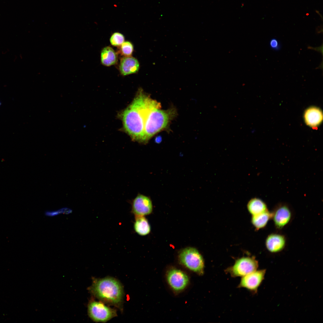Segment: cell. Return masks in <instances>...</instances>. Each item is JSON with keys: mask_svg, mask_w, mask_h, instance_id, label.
I'll use <instances>...</instances> for the list:
<instances>
[{"mask_svg": "<svg viewBox=\"0 0 323 323\" xmlns=\"http://www.w3.org/2000/svg\"><path fill=\"white\" fill-rule=\"evenodd\" d=\"M266 273L265 269L256 270L242 277L238 287L244 288L256 293L264 279Z\"/></svg>", "mask_w": 323, "mask_h": 323, "instance_id": "8", "label": "cell"}, {"mask_svg": "<svg viewBox=\"0 0 323 323\" xmlns=\"http://www.w3.org/2000/svg\"><path fill=\"white\" fill-rule=\"evenodd\" d=\"M247 208L252 215L258 214L268 210L266 204L261 199L255 198L249 202Z\"/></svg>", "mask_w": 323, "mask_h": 323, "instance_id": "16", "label": "cell"}, {"mask_svg": "<svg viewBox=\"0 0 323 323\" xmlns=\"http://www.w3.org/2000/svg\"><path fill=\"white\" fill-rule=\"evenodd\" d=\"M272 214V219L275 227L278 229H282L287 226L292 218L290 209L285 204H281L277 206Z\"/></svg>", "mask_w": 323, "mask_h": 323, "instance_id": "9", "label": "cell"}, {"mask_svg": "<svg viewBox=\"0 0 323 323\" xmlns=\"http://www.w3.org/2000/svg\"><path fill=\"white\" fill-rule=\"evenodd\" d=\"M133 51V46L129 41H124L121 45V53L125 56H131Z\"/></svg>", "mask_w": 323, "mask_h": 323, "instance_id": "19", "label": "cell"}, {"mask_svg": "<svg viewBox=\"0 0 323 323\" xmlns=\"http://www.w3.org/2000/svg\"><path fill=\"white\" fill-rule=\"evenodd\" d=\"M286 239L281 234L272 233L268 235L265 241L266 247L268 251L277 253L282 251L286 244Z\"/></svg>", "mask_w": 323, "mask_h": 323, "instance_id": "11", "label": "cell"}, {"mask_svg": "<svg viewBox=\"0 0 323 323\" xmlns=\"http://www.w3.org/2000/svg\"><path fill=\"white\" fill-rule=\"evenodd\" d=\"M100 60L102 64L106 66H109L116 64L118 60L117 53L111 47L106 46L101 52Z\"/></svg>", "mask_w": 323, "mask_h": 323, "instance_id": "15", "label": "cell"}, {"mask_svg": "<svg viewBox=\"0 0 323 323\" xmlns=\"http://www.w3.org/2000/svg\"><path fill=\"white\" fill-rule=\"evenodd\" d=\"M134 228L137 233L142 236L148 235L151 231L150 225L144 216L135 215Z\"/></svg>", "mask_w": 323, "mask_h": 323, "instance_id": "14", "label": "cell"}, {"mask_svg": "<svg viewBox=\"0 0 323 323\" xmlns=\"http://www.w3.org/2000/svg\"><path fill=\"white\" fill-rule=\"evenodd\" d=\"M125 38L124 35L122 33L115 32L113 33L110 39V42L111 44L115 46H121L124 42Z\"/></svg>", "mask_w": 323, "mask_h": 323, "instance_id": "18", "label": "cell"}, {"mask_svg": "<svg viewBox=\"0 0 323 323\" xmlns=\"http://www.w3.org/2000/svg\"><path fill=\"white\" fill-rule=\"evenodd\" d=\"M60 214V213L59 210L55 211H47L45 213L46 216L50 217L55 216Z\"/></svg>", "mask_w": 323, "mask_h": 323, "instance_id": "21", "label": "cell"}, {"mask_svg": "<svg viewBox=\"0 0 323 323\" xmlns=\"http://www.w3.org/2000/svg\"><path fill=\"white\" fill-rule=\"evenodd\" d=\"M140 64L138 60L131 56H125L120 60L119 69L123 76L135 74L139 70Z\"/></svg>", "mask_w": 323, "mask_h": 323, "instance_id": "12", "label": "cell"}, {"mask_svg": "<svg viewBox=\"0 0 323 323\" xmlns=\"http://www.w3.org/2000/svg\"><path fill=\"white\" fill-rule=\"evenodd\" d=\"M1 102L0 101V106L1 105Z\"/></svg>", "mask_w": 323, "mask_h": 323, "instance_id": "22", "label": "cell"}, {"mask_svg": "<svg viewBox=\"0 0 323 323\" xmlns=\"http://www.w3.org/2000/svg\"><path fill=\"white\" fill-rule=\"evenodd\" d=\"M88 290L100 301L122 310L124 296L123 287L116 278L110 277L102 278H93L92 284Z\"/></svg>", "mask_w": 323, "mask_h": 323, "instance_id": "2", "label": "cell"}, {"mask_svg": "<svg viewBox=\"0 0 323 323\" xmlns=\"http://www.w3.org/2000/svg\"><path fill=\"white\" fill-rule=\"evenodd\" d=\"M160 108L151 111L146 118L142 143H146L156 134L165 128L173 115V110H162Z\"/></svg>", "mask_w": 323, "mask_h": 323, "instance_id": "3", "label": "cell"}, {"mask_svg": "<svg viewBox=\"0 0 323 323\" xmlns=\"http://www.w3.org/2000/svg\"><path fill=\"white\" fill-rule=\"evenodd\" d=\"M89 317L95 322H106L117 316L116 310L102 302L91 299L88 304Z\"/></svg>", "mask_w": 323, "mask_h": 323, "instance_id": "5", "label": "cell"}, {"mask_svg": "<svg viewBox=\"0 0 323 323\" xmlns=\"http://www.w3.org/2000/svg\"><path fill=\"white\" fill-rule=\"evenodd\" d=\"M166 278L170 287L176 292L184 290L189 282L188 275L183 271L176 269H172L168 271Z\"/></svg>", "mask_w": 323, "mask_h": 323, "instance_id": "7", "label": "cell"}, {"mask_svg": "<svg viewBox=\"0 0 323 323\" xmlns=\"http://www.w3.org/2000/svg\"><path fill=\"white\" fill-rule=\"evenodd\" d=\"M258 266V262L254 257H243L237 259L225 271L233 277H243L256 270Z\"/></svg>", "mask_w": 323, "mask_h": 323, "instance_id": "6", "label": "cell"}, {"mask_svg": "<svg viewBox=\"0 0 323 323\" xmlns=\"http://www.w3.org/2000/svg\"><path fill=\"white\" fill-rule=\"evenodd\" d=\"M153 210L152 201L148 196L139 194L132 201V212L135 215L145 216L149 215Z\"/></svg>", "mask_w": 323, "mask_h": 323, "instance_id": "10", "label": "cell"}, {"mask_svg": "<svg viewBox=\"0 0 323 323\" xmlns=\"http://www.w3.org/2000/svg\"><path fill=\"white\" fill-rule=\"evenodd\" d=\"M179 263L199 275L204 272V262L202 256L196 248L188 247L182 249L178 255Z\"/></svg>", "mask_w": 323, "mask_h": 323, "instance_id": "4", "label": "cell"}, {"mask_svg": "<svg viewBox=\"0 0 323 323\" xmlns=\"http://www.w3.org/2000/svg\"><path fill=\"white\" fill-rule=\"evenodd\" d=\"M269 45L270 48L274 51H279L281 48V44L275 38H272L270 39Z\"/></svg>", "mask_w": 323, "mask_h": 323, "instance_id": "20", "label": "cell"}, {"mask_svg": "<svg viewBox=\"0 0 323 323\" xmlns=\"http://www.w3.org/2000/svg\"><path fill=\"white\" fill-rule=\"evenodd\" d=\"M160 106L139 89L132 103L121 115L124 129L132 139L142 143L147 116L151 111Z\"/></svg>", "mask_w": 323, "mask_h": 323, "instance_id": "1", "label": "cell"}, {"mask_svg": "<svg viewBox=\"0 0 323 323\" xmlns=\"http://www.w3.org/2000/svg\"><path fill=\"white\" fill-rule=\"evenodd\" d=\"M304 118L307 125L313 128H315L320 124L322 121V113L318 108L310 107L305 111Z\"/></svg>", "mask_w": 323, "mask_h": 323, "instance_id": "13", "label": "cell"}, {"mask_svg": "<svg viewBox=\"0 0 323 323\" xmlns=\"http://www.w3.org/2000/svg\"><path fill=\"white\" fill-rule=\"evenodd\" d=\"M272 212L268 210L261 213L252 215V222L257 230L265 227L269 220L272 219Z\"/></svg>", "mask_w": 323, "mask_h": 323, "instance_id": "17", "label": "cell"}]
</instances>
